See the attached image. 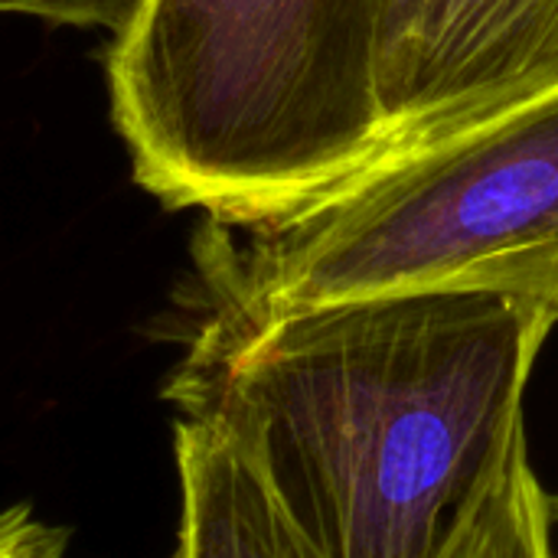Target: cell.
I'll return each instance as SVG.
<instances>
[{"instance_id":"obj_1","label":"cell","mask_w":558,"mask_h":558,"mask_svg":"<svg viewBox=\"0 0 558 558\" xmlns=\"http://www.w3.org/2000/svg\"><path fill=\"white\" fill-rule=\"evenodd\" d=\"M549 333L481 291L196 311L163 396L248 458L324 558H441L526 445Z\"/></svg>"},{"instance_id":"obj_2","label":"cell","mask_w":558,"mask_h":558,"mask_svg":"<svg viewBox=\"0 0 558 558\" xmlns=\"http://www.w3.org/2000/svg\"><path fill=\"white\" fill-rule=\"evenodd\" d=\"M383 0H144L108 49L134 180L226 229L281 219L383 154Z\"/></svg>"},{"instance_id":"obj_3","label":"cell","mask_w":558,"mask_h":558,"mask_svg":"<svg viewBox=\"0 0 558 558\" xmlns=\"http://www.w3.org/2000/svg\"><path fill=\"white\" fill-rule=\"evenodd\" d=\"M196 242V311H284L415 291L510 298L558 324V85L383 154L301 209Z\"/></svg>"},{"instance_id":"obj_4","label":"cell","mask_w":558,"mask_h":558,"mask_svg":"<svg viewBox=\"0 0 558 558\" xmlns=\"http://www.w3.org/2000/svg\"><path fill=\"white\" fill-rule=\"evenodd\" d=\"M556 85L558 0H383L379 7L383 154L454 134Z\"/></svg>"},{"instance_id":"obj_5","label":"cell","mask_w":558,"mask_h":558,"mask_svg":"<svg viewBox=\"0 0 558 558\" xmlns=\"http://www.w3.org/2000/svg\"><path fill=\"white\" fill-rule=\"evenodd\" d=\"M173 458L180 477L173 558H324L216 425L180 418Z\"/></svg>"},{"instance_id":"obj_6","label":"cell","mask_w":558,"mask_h":558,"mask_svg":"<svg viewBox=\"0 0 558 558\" xmlns=\"http://www.w3.org/2000/svg\"><path fill=\"white\" fill-rule=\"evenodd\" d=\"M441 558H556L553 507L520 445L494 490Z\"/></svg>"},{"instance_id":"obj_7","label":"cell","mask_w":558,"mask_h":558,"mask_svg":"<svg viewBox=\"0 0 558 558\" xmlns=\"http://www.w3.org/2000/svg\"><path fill=\"white\" fill-rule=\"evenodd\" d=\"M144 0H0V13H26L65 26H101L121 33Z\"/></svg>"},{"instance_id":"obj_8","label":"cell","mask_w":558,"mask_h":558,"mask_svg":"<svg viewBox=\"0 0 558 558\" xmlns=\"http://www.w3.org/2000/svg\"><path fill=\"white\" fill-rule=\"evenodd\" d=\"M65 533L39 523L29 507L0 513V558H62Z\"/></svg>"}]
</instances>
